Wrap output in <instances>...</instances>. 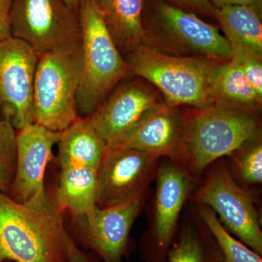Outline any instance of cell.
<instances>
[{
	"instance_id": "cell-1",
	"label": "cell",
	"mask_w": 262,
	"mask_h": 262,
	"mask_svg": "<svg viewBox=\"0 0 262 262\" xmlns=\"http://www.w3.org/2000/svg\"><path fill=\"white\" fill-rule=\"evenodd\" d=\"M63 213L48 194L21 203L0 191V262H68Z\"/></svg>"
},
{
	"instance_id": "cell-2",
	"label": "cell",
	"mask_w": 262,
	"mask_h": 262,
	"mask_svg": "<svg viewBox=\"0 0 262 262\" xmlns=\"http://www.w3.org/2000/svg\"><path fill=\"white\" fill-rule=\"evenodd\" d=\"M77 12L82 66L77 105L78 111L89 117L130 70L110 35L95 0H81Z\"/></svg>"
},
{
	"instance_id": "cell-3",
	"label": "cell",
	"mask_w": 262,
	"mask_h": 262,
	"mask_svg": "<svg viewBox=\"0 0 262 262\" xmlns=\"http://www.w3.org/2000/svg\"><path fill=\"white\" fill-rule=\"evenodd\" d=\"M82 39L38 56L33 90L34 122L61 132L78 118Z\"/></svg>"
},
{
	"instance_id": "cell-4",
	"label": "cell",
	"mask_w": 262,
	"mask_h": 262,
	"mask_svg": "<svg viewBox=\"0 0 262 262\" xmlns=\"http://www.w3.org/2000/svg\"><path fill=\"white\" fill-rule=\"evenodd\" d=\"M127 62L130 73L156 86L171 106L188 104L201 110L213 104L210 82L222 61L204 56H172L143 43L130 53Z\"/></svg>"
},
{
	"instance_id": "cell-5",
	"label": "cell",
	"mask_w": 262,
	"mask_h": 262,
	"mask_svg": "<svg viewBox=\"0 0 262 262\" xmlns=\"http://www.w3.org/2000/svg\"><path fill=\"white\" fill-rule=\"evenodd\" d=\"M257 132V124L247 112L213 103L201 108L184 132V150L194 171L215 160L233 154Z\"/></svg>"
},
{
	"instance_id": "cell-6",
	"label": "cell",
	"mask_w": 262,
	"mask_h": 262,
	"mask_svg": "<svg viewBox=\"0 0 262 262\" xmlns=\"http://www.w3.org/2000/svg\"><path fill=\"white\" fill-rule=\"evenodd\" d=\"M11 34L39 56L81 40L78 12L63 0H13Z\"/></svg>"
},
{
	"instance_id": "cell-7",
	"label": "cell",
	"mask_w": 262,
	"mask_h": 262,
	"mask_svg": "<svg viewBox=\"0 0 262 262\" xmlns=\"http://www.w3.org/2000/svg\"><path fill=\"white\" fill-rule=\"evenodd\" d=\"M194 200L220 215L222 225L261 256L262 232L252 198L234 182L227 170L212 172Z\"/></svg>"
},
{
	"instance_id": "cell-8",
	"label": "cell",
	"mask_w": 262,
	"mask_h": 262,
	"mask_svg": "<svg viewBox=\"0 0 262 262\" xmlns=\"http://www.w3.org/2000/svg\"><path fill=\"white\" fill-rule=\"evenodd\" d=\"M38 56L29 45L10 37L0 41V119L18 130L34 122L33 90Z\"/></svg>"
},
{
	"instance_id": "cell-9",
	"label": "cell",
	"mask_w": 262,
	"mask_h": 262,
	"mask_svg": "<svg viewBox=\"0 0 262 262\" xmlns=\"http://www.w3.org/2000/svg\"><path fill=\"white\" fill-rule=\"evenodd\" d=\"M149 20L160 34L179 47L217 61H230L232 49L227 38L194 13L151 0Z\"/></svg>"
},
{
	"instance_id": "cell-10",
	"label": "cell",
	"mask_w": 262,
	"mask_h": 262,
	"mask_svg": "<svg viewBox=\"0 0 262 262\" xmlns=\"http://www.w3.org/2000/svg\"><path fill=\"white\" fill-rule=\"evenodd\" d=\"M159 158L135 149H108L98 171V208H106L144 192Z\"/></svg>"
},
{
	"instance_id": "cell-11",
	"label": "cell",
	"mask_w": 262,
	"mask_h": 262,
	"mask_svg": "<svg viewBox=\"0 0 262 262\" xmlns=\"http://www.w3.org/2000/svg\"><path fill=\"white\" fill-rule=\"evenodd\" d=\"M60 132L49 130L35 122L16 132V168L10 196L18 203L41 201L45 190V171L53 158V147Z\"/></svg>"
},
{
	"instance_id": "cell-12",
	"label": "cell",
	"mask_w": 262,
	"mask_h": 262,
	"mask_svg": "<svg viewBox=\"0 0 262 262\" xmlns=\"http://www.w3.org/2000/svg\"><path fill=\"white\" fill-rule=\"evenodd\" d=\"M184 124L175 106L159 103L108 149H135L160 158L185 155Z\"/></svg>"
},
{
	"instance_id": "cell-13",
	"label": "cell",
	"mask_w": 262,
	"mask_h": 262,
	"mask_svg": "<svg viewBox=\"0 0 262 262\" xmlns=\"http://www.w3.org/2000/svg\"><path fill=\"white\" fill-rule=\"evenodd\" d=\"M159 103L154 93L142 82H127L110 93L86 118L108 146Z\"/></svg>"
},
{
	"instance_id": "cell-14",
	"label": "cell",
	"mask_w": 262,
	"mask_h": 262,
	"mask_svg": "<svg viewBox=\"0 0 262 262\" xmlns=\"http://www.w3.org/2000/svg\"><path fill=\"white\" fill-rule=\"evenodd\" d=\"M144 192L106 208H98L84 217L88 244L106 262H120L131 227L140 211Z\"/></svg>"
},
{
	"instance_id": "cell-15",
	"label": "cell",
	"mask_w": 262,
	"mask_h": 262,
	"mask_svg": "<svg viewBox=\"0 0 262 262\" xmlns=\"http://www.w3.org/2000/svg\"><path fill=\"white\" fill-rule=\"evenodd\" d=\"M155 232L160 247H166L177 227L191 187L187 170L177 164H164L158 172Z\"/></svg>"
},
{
	"instance_id": "cell-16",
	"label": "cell",
	"mask_w": 262,
	"mask_h": 262,
	"mask_svg": "<svg viewBox=\"0 0 262 262\" xmlns=\"http://www.w3.org/2000/svg\"><path fill=\"white\" fill-rule=\"evenodd\" d=\"M57 144L61 170L88 168L98 170L108 148L89 120L80 117L60 132Z\"/></svg>"
},
{
	"instance_id": "cell-17",
	"label": "cell",
	"mask_w": 262,
	"mask_h": 262,
	"mask_svg": "<svg viewBox=\"0 0 262 262\" xmlns=\"http://www.w3.org/2000/svg\"><path fill=\"white\" fill-rule=\"evenodd\" d=\"M146 0H95L120 52L131 53L144 43Z\"/></svg>"
},
{
	"instance_id": "cell-18",
	"label": "cell",
	"mask_w": 262,
	"mask_h": 262,
	"mask_svg": "<svg viewBox=\"0 0 262 262\" xmlns=\"http://www.w3.org/2000/svg\"><path fill=\"white\" fill-rule=\"evenodd\" d=\"M214 15L230 45L232 55H248L261 59L262 25L258 8L224 7L215 9Z\"/></svg>"
},
{
	"instance_id": "cell-19",
	"label": "cell",
	"mask_w": 262,
	"mask_h": 262,
	"mask_svg": "<svg viewBox=\"0 0 262 262\" xmlns=\"http://www.w3.org/2000/svg\"><path fill=\"white\" fill-rule=\"evenodd\" d=\"M98 170L79 168L63 169L55 199L63 211L84 218L96 209Z\"/></svg>"
},
{
	"instance_id": "cell-20",
	"label": "cell",
	"mask_w": 262,
	"mask_h": 262,
	"mask_svg": "<svg viewBox=\"0 0 262 262\" xmlns=\"http://www.w3.org/2000/svg\"><path fill=\"white\" fill-rule=\"evenodd\" d=\"M210 92L213 103L246 110L261 103L244 72L234 62H220L212 74Z\"/></svg>"
},
{
	"instance_id": "cell-21",
	"label": "cell",
	"mask_w": 262,
	"mask_h": 262,
	"mask_svg": "<svg viewBox=\"0 0 262 262\" xmlns=\"http://www.w3.org/2000/svg\"><path fill=\"white\" fill-rule=\"evenodd\" d=\"M201 215L223 251L225 262H262L260 255L229 233L211 208H202Z\"/></svg>"
},
{
	"instance_id": "cell-22",
	"label": "cell",
	"mask_w": 262,
	"mask_h": 262,
	"mask_svg": "<svg viewBox=\"0 0 262 262\" xmlns=\"http://www.w3.org/2000/svg\"><path fill=\"white\" fill-rule=\"evenodd\" d=\"M16 168V130L8 119H0V191L9 193Z\"/></svg>"
},
{
	"instance_id": "cell-23",
	"label": "cell",
	"mask_w": 262,
	"mask_h": 262,
	"mask_svg": "<svg viewBox=\"0 0 262 262\" xmlns=\"http://www.w3.org/2000/svg\"><path fill=\"white\" fill-rule=\"evenodd\" d=\"M203 246L196 234L188 229L182 234L169 256V262H203Z\"/></svg>"
},
{
	"instance_id": "cell-24",
	"label": "cell",
	"mask_w": 262,
	"mask_h": 262,
	"mask_svg": "<svg viewBox=\"0 0 262 262\" xmlns=\"http://www.w3.org/2000/svg\"><path fill=\"white\" fill-rule=\"evenodd\" d=\"M230 61L241 67L251 87L262 98L261 59L248 55L232 54Z\"/></svg>"
},
{
	"instance_id": "cell-25",
	"label": "cell",
	"mask_w": 262,
	"mask_h": 262,
	"mask_svg": "<svg viewBox=\"0 0 262 262\" xmlns=\"http://www.w3.org/2000/svg\"><path fill=\"white\" fill-rule=\"evenodd\" d=\"M241 177L249 184L262 182V146H255L244 155L239 163Z\"/></svg>"
},
{
	"instance_id": "cell-26",
	"label": "cell",
	"mask_w": 262,
	"mask_h": 262,
	"mask_svg": "<svg viewBox=\"0 0 262 262\" xmlns=\"http://www.w3.org/2000/svg\"><path fill=\"white\" fill-rule=\"evenodd\" d=\"M169 5L191 12L196 15L215 17V8L209 0H162Z\"/></svg>"
},
{
	"instance_id": "cell-27",
	"label": "cell",
	"mask_w": 262,
	"mask_h": 262,
	"mask_svg": "<svg viewBox=\"0 0 262 262\" xmlns=\"http://www.w3.org/2000/svg\"><path fill=\"white\" fill-rule=\"evenodd\" d=\"M13 0H0V41L12 37L11 12Z\"/></svg>"
},
{
	"instance_id": "cell-28",
	"label": "cell",
	"mask_w": 262,
	"mask_h": 262,
	"mask_svg": "<svg viewBox=\"0 0 262 262\" xmlns=\"http://www.w3.org/2000/svg\"><path fill=\"white\" fill-rule=\"evenodd\" d=\"M68 262H92L82 251L76 246L68 234L66 239Z\"/></svg>"
},
{
	"instance_id": "cell-29",
	"label": "cell",
	"mask_w": 262,
	"mask_h": 262,
	"mask_svg": "<svg viewBox=\"0 0 262 262\" xmlns=\"http://www.w3.org/2000/svg\"><path fill=\"white\" fill-rule=\"evenodd\" d=\"M209 2L215 9L237 5H253L258 8L259 3V0H209Z\"/></svg>"
},
{
	"instance_id": "cell-30",
	"label": "cell",
	"mask_w": 262,
	"mask_h": 262,
	"mask_svg": "<svg viewBox=\"0 0 262 262\" xmlns=\"http://www.w3.org/2000/svg\"><path fill=\"white\" fill-rule=\"evenodd\" d=\"M67 6L70 7L71 9L78 11L79 6L81 3V0H63Z\"/></svg>"
},
{
	"instance_id": "cell-31",
	"label": "cell",
	"mask_w": 262,
	"mask_h": 262,
	"mask_svg": "<svg viewBox=\"0 0 262 262\" xmlns=\"http://www.w3.org/2000/svg\"><path fill=\"white\" fill-rule=\"evenodd\" d=\"M6 262H8V261H6Z\"/></svg>"
}]
</instances>
